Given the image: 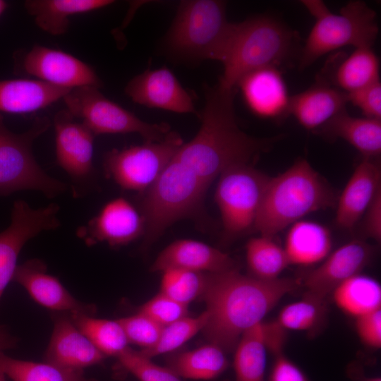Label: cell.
<instances>
[{
    "label": "cell",
    "instance_id": "1",
    "mask_svg": "<svg viewBox=\"0 0 381 381\" xmlns=\"http://www.w3.org/2000/svg\"><path fill=\"white\" fill-rule=\"evenodd\" d=\"M204 94L198 132L180 146L156 181L142 193L140 213L147 246L176 222L200 217L213 181L232 166L251 164L274 142L253 138L240 128L234 91L205 85Z\"/></svg>",
    "mask_w": 381,
    "mask_h": 381
},
{
    "label": "cell",
    "instance_id": "2",
    "mask_svg": "<svg viewBox=\"0 0 381 381\" xmlns=\"http://www.w3.org/2000/svg\"><path fill=\"white\" fill-rule=\"evenodd\" d=\"M297 279L279 277L262 280L238 269L208 273L201 298L207 315L202 332L209 341L225 352L234 351L241 335L262 322L286 295L298 286Z\"/></svg>",
    "mask_w": 381,
    "mask_h": 381
},
{
    "label": "cell",
    "instance_id": "3",
    "mask_svg": "<svg viewBox=\"0 0 381 381\" xmlns=\"http://www.w3.org/2000/svg\"><path fill=\"white\" fill-rule=\"evenodd\" d=\"M338 196L305 159L270 177L253 231L274 237L307 214L335 207Z\"/></svg>",
    "mask_w": 381,
    "mask_h": 381
},
{
    "label": "cell",
    "instance_id": "4",
    "mask_svg": "<svg viewBox=\"0 0 381 381\" xmlns=\"http://www.w3.org/2000/svg\"><path fill=\"white\" fill-rule=\"evenodd\" d=\"M236 28L226 18V2L186 0L162 43L163 52L173 61L195 64L205 60L222 64Z\"/></svg>",
    "mask_w": 381,
    "mask_h": 381
},
{
    "label": "cell",
    "instance_id": "5",
    "mask_svg": "<svg viewBox=\"0 0 381 381\" xmlns=\"http://www.w3.org/2000/svg\"><path fill=\"white\" fill-rule=\"evenodd\" d=\"M296 51L294 32L272 16H257L237 23L218 84L225 89H235L246 74L261 68H277Z\"/></svg>",
    "mask_w": 381,
    "mask_h": 381
},
{
    "label": "cell",
    "instance_id": "6",
    "mask_svg": "<svg viewBox=\"0 0 381 381\" xmlns=\"http://www.w3.org/2000/svg\"><path fill=\"white\" fill-rule=\"evenodd\" d=\"M301 2L315 22L299 52L301 68L343 47L373 46L378 33L376 14L365 2L351 1L338 14L320 0Z\"/></svg>",
    "mask_w": 381,
    "mask_h": 381
},
{
    "label": "cell",
    "instance_id": "7",
    "mask_svg": "<svg viewBox=\"0 0 381 381\" xmlns=\"http://www.w3.org/2000/svg\"><path fill=\"white\" fill-rule=\"evenodd\" d=\"M51 125L46 116L35 118L24 133H16L6 126L0 132V197L20 190H33L54 198L67 185L49 176L37 164L32 146Z\"/></svg>",
    "mask_w": 381,
    "mask_h": 381
},
{
    "label": "cell",
    "instance_id": "8",
    "mask_svg": "<svg viewBox=\"0 0 381 381\" xmlns=\"http://www.w3.org/2000/svg\"><path fill=\"white\" fill-rule=\"evenodd\" d=\"M66 109L95 135L138 133L144 142L162 140L171 131L167 123H150L106 97L94 86L70 90L63 97Z\"/></svg>",
    "mask_w": 381,
    "mask_h": 381
},
{
    "label": "cell",
    "instance_id": "9",
    "mask_svg": "<svg viewBox=\"0 0 381 381\" xmlns=\"http://www.w3.org/2000/svg\"><path fill=\"white\" fill-rule=\"evenodd\" d=\"M219 179L214 200L220 212L224 239L253 231L270 176L251 164H240L225 170Z\"/></svg>",
    "mask_w": 381,
    "mask_h": 381
},
{
    "label": "cell",
    "instance_id": "10",
    "mask_svg": "<svg viewBox=\"0 0 381 381\" xmlns=\"http://www.w3.org/2000/svg\"><path fill=\"white\" fill-rule=\"evenodd\" d=\"M183 143L180 134L171 131L161 141L113 149L104 155V169L121 188L143 193L156 181Z\"/></svg>",
    "mask_w": 381,
    "mask_h": 381
},
{
    "label": "cell",
    "instance_id": "11",
    "mask_svg": "<svg viewBox=\"0 0 381 381\" xmlns=\"http://www.w3.org/2000/svg\"><path fill=\"white\" fill-rule=\"evenodd\" d=\"M59 211V206L55 203L34 209L23 200L13 202L11 223L0 232V298L13 280L23 247L41 232L57 229Z\"/></svg>",
    "mask_w": 381,
    "mask_h": 381
},
{
    "label": "cell",
    "instance_id": "12",
    "mask_svg": "<svg viewBox=\"0 0 381 381\" xmlns=\"http://www.w3.org/2000/svg\"><path fill=\"white\" fill-rule=\"evenodd\" d=\"M20 68L39 80L68 90L102 86V80L90 66L67 52L42 45H35L24 54Z\"/></svg>",
    "mask_w": 381,
    "mask_h": 381
},
{
    "label": "cell",
    "instance_id": "13",
    "mask_svg": "<svg viewBox=\"0 0 381 381\" xmlns=\"http://www.w3.org/2000/svg\"><path fill=\"white\" fill-rule=\"evenodd\" d=\"M145 229L140 212L126 199L108 202L88 222L77 230L87 245L106 242L111 247L127 245L141 236Z\"/></svg>",
    "mask_w": 381,
    "mask_h": 381
},
{
    "label": "cell",
    "instance_id": "14",
    "mask_svg": "<svg viewBox=\"0 0 381 381\" xmlns=\"http://www.w3.org/2000/svg\"><path fill=\"white\" fill-rule=\"evenodd\" d=\"M372 254V247L360 240L342 245L307 274L304 279V295L325 301L340 284L361 273L370 262Z\"/></svg>",
    "mask_w": 381,
    "mask_h": 381
},
{
    "label": "cell",
    "instance_id": "15",
    "mask_svg": "<svg viewBox=\"0 0 381 381\" xmlns=\"http://www.w3.org/2000/svg\"><path fill=\"white\" fill-rule=\"evenodd\" d=\"M53 123L58 164L72 179H87L93 170L95 135L66 109L56 113Z\"/></svg>",
    "mask_w": 381,
    "mask_h": 381
},
{
    "label": "cell",
    "instance_id": "16",
    "mask_svg": "<svg viewBox=\"0 0 381 381\" xmlns=\"http://www.w3.org/2000/svg\"><path fill=\"white\" fill-rule=\"evenodd\" d=\"M135 103L176 113H195L190 94L167 68L147 69L133 77L125 87Z\"/></svg>",
    "mask_w": 381,
    "mask_h": 381
},
{
    "label": "cell",
    "instance_id": "17",
    "mask_svg": "<svg viewBox=\"0 0 381 381\" xmlns=\"http://www.w3.org/2000/svg\"><path fill=\"white\" fill-rule=\"evenodd\" d=\"M249 109L258 117L277 120L289 114L291 97L277 67L254 70L237 83Z\"/></svg>",
    "mask_w": 381,
    "mask_h": 381
},
{
    "label": "cell",
    "instance_id": "18",
    "mask_svg": "<svg viewBox=\"0 0 381 381\" xmlns=\"http://www.w3.org/2000/svg\"><path fill=\"white\" fill-rule=\"evenodd\" d=\"M180 269L202 273H220L237 269L236 261L227 253L202 242L176 240L158 255L152 272Z\"/></svg>",
    "mask_w": 381,
    "mask_h": 381
},
{
    "label": "cell",
    "instance_id": "19",
    "mask_svg": "<svg viewBox=\"0 0 381 381\" xmlns=\"http://www.w3.org/2000/svg\"><path fill=\"white\" fill-rule=\"evenodd\" d=\"M13 280L20 284L41 306L52 310L91 315L94 309L74 298L58 279L47 273L45 264L37 259L18 265Z\"/></svg>",
    "mask_w": 381,
    "mask_h": 381
},
{
    "label": "cell",
    "instance_id": "20",
    "mask_svg": "<svg viewBox=\"0 0 381 381\" xmlns=\"http://www.w3.org/2000/svg\"><path fill=\"white\" fill-rule=\"evenodd\" d=\"M102 353L77 327L71 317L58 315L45 353V361L64 368L83 370L100 363Z\"/></svg>",
    "mask_w": 381,
    "mask_h": 381
},
{
    "label": "cell",
    "instance_id": "21",
    "mask_svg": "<svg viewBox=\"0 0 381 381\" xmlns=\"http://www.w3.org/2000/svg\"><path fill=\"white\" fill-rule=\"evenodd\" d=\"M381 190V168L375 159L363 158L337 198L335 221L345 229L353 228Z\"/></svg>",
    "mask_w": 381,
    "mask_h": 381
},
{
    "label": "cell",
    "instance_id": "22",
    "mask_svg": "<svg viewBox=\"0 0 381 381\" xmlns=\"http://www.w3.org/2000/svg\"><path fill=\"white\" fill-rule=\"evenodd\" d=\"M346 93L323 79L291 97L289 114L303 128L316 130L346 109Z\"/></svg>",
    "mask_w": 381,
    "mask_h": 381
},
{
    "label": "cell",
    "instance_id": "23",
    "mask_svg": "<svg viewBox=\"0 0 381 381\" xmlns=\"http://www.w3.org/2000/svg\"><path fill=\"white\" fill-rule=\"evenodd\" d=\"M69 90L39 80H0V113H32L63 99Z\"/></svg>",
    "mask_w": 381,
    "mask_h": 381
},
{
    "label": "cell",
    "instance_id": "24",
    "mask_svg": "<svg viewBox=\"0 0 381 381\" xmlns=\"http://www.w3.org/2000/svg\"><path fill=\"white\" fill-rule=\"evenodd\" d=\"M329 138H341L363 158L376 159L381 152V120L354 117L341 111L319 129Z\"/></svg>",
    "mask_w": 381,
    "mask_h": 381
},
{
    "label": "cell",
    "instance_id": "25",
    "mask_svg": "<svg viewBox=\"0 0 381 381\" xmlns=\"http://www.w3.org/2000/svg\"><path fill=\"white\" fill-rule=\"evenodd\" d=\"M332 246V235L327 228L301 219L291 225L284 248L290 265L307 266L325 259Z\"/></svg>",
    "mask_w": 381,
    "mask_h": 381
},
{
    "label": "cell",
    "instance_id": "26",
    "mask_svg": "<svg viewBox=\"0 0 381 381\" xmlns=\"http://www.w3.org/2000/svg\"><path fill=\"white\" fill-rule=\"evenodd\" d=\"M114 2L111 0H28L25 2V8L41 30L57 36L68 30L71 16L97 10Z\"/></svg>",
    "mask_w": 381,
    "mask_h": 381
},
{
    "label": "cell",
    "instance_id": "27",
    "mask_svg": "<svg viewBox=\"0 0 381 381\" xmlns=\"http://www.w3.org/2000/svg\"><path fill=\"white\" fill-rule=\"evenodd\" d=\"M166 363L167 367L179 377L200 380L217 377L229 365L226 352L212 343L171 354L167 357Z\"/></svg>",
    "mask_w": 381,
    "mask_h": 381
},
{
    "label": "cell",
    "instance_id": "28",
    "mask_svg": "<svg viewBox=\"0 0 381 381\" xmlns=\"http://www.w3.org/2000/svg\"><path fill=\"white\" fill-rule=\"evenodd\" d=\"M234 351L235 381H265L268 349L263 322L247 329Z\"/></svg>",
    "mask_w": 381,
    "mask_h": 381
},
{
    "label": "cell",
    "instance_id": "29",
    "mask_svg": "<svg viewBox=\"0 0 381 381\" xmlns=\"http://www.w3.org/2000/svg\"><path fill=\"white\" fill-rule=\"evenodd\" d=\"M332 294L337 306L355 318L381 308L380 283L361 273L343 282Z\"/></svg>",
    "mask_w": 381,
    "mask_h": 381
},
{
    "label": "cell",
    "instance_id": "30",
    "mask_svg": "<svg viewBox=\"0 0 381 381\" xmlns=\"http://www.w3.org/2000/svg\"><path fill=\"white\" fill-rule=\"evenodd\" d=\"M379 59L371 46L355 48L337 67L334 85L345 93L358 90L379 81Z\"/></svg>",
    "mask_w": 381,
    "mask_h": 381
},
{
    "label": "cell",
    "instance_id": "31",
    "mask_svg": "<svg viewBox=\"0 0 381 381\" xmlns=\"http://www.w3.org/2000/svg\"><path fill=\"white\" fill-rule=\"evenodd\" d=\"M246 258L249 275L262 280L279 278L290 265L284 248L274 240V237L262 235L247 242Z\"/></svg>",
    "mask_w": 381,
    "mask_h": 381
},
{
    "label": "cell",
    "instance_id": "32",
    "mask_svg": "<svg viewBox=\"0 0 381 381\" xmlns=\"http://www.w3.org/2000/svg\"><path fill=\"white\" fill-rule=\"evenodd\" d=\"M0 370L13 381H96L85 376L83 370L64 368L43 363L11 358L0 350Z\"/></svg>",
    "mask_w": 381,
    "mask_h": 381
},
{
    "label": "cell",
    "instance_id": "33",
    "mask_svg": "<svg viewBox=\"0 0 381 381\" xmlns=\"http://www.w3.org/2000/svg\"><path fill=\"white\" fill-rule=\"evenodd\" d=\"M71 318L77 327L105 356H111L117 358L129 347L127 337L118 320L95 318L84 313L71 314Z\"/></svg>",
    "mask_w": 381,
    "mask_h": 381
},
{
    "label": "cell",
    "instance_id": "34",
    "mask_svg": "<svg viewBox=\"0 0 381 381\" xmlns=\"http://www.w3.org/2000/svg\"><path fill=\"white\" fill-rule=\"evenodd\" d=\"M207 320L205 311L195 317L185 316L172 323L163 326L155 344L139 351L144 356L152 358L173 352L199 332L202 331Z\"/></svg>",
    "mask_w": 381,
    "mask_h": 381
},
{
    "label": "cell",
    "instance_id": "35",
    "mask_svg": "<svg viewBox=\"0 0 381 381\" xmlns=\"http://www.w3.org/2000/svg\"><path fill=\"white\" fill-rule=\"evenodd\" d=\"M162 273L160 292L186 306L201 298L208 273L180 269H169Z\"/></svg>",
    "mask_w": 381,
    "mask_h": 381
},
{
    "label": "cell",
    "instance_id": "36",
    "mask_svg": "<svg viewBox=\"0 0 381 381\" xmlns=\"http://www.w3.org/2000/svg\"><path fill=\"white\" fill-rule=\"evenodd\" d=\"M325 310L324 301L304 295L301 300L284 306L276 322L286 331L310 330L320 323Z\"/></svg>",
    "mask_w": 381,
    "mask_h": 381
},
{
    "label": "cell",
    "instance_id": "37",
    "mask_svg": "<svg viewBox=\"0 0 381 381\" xmlns=\"http://www.w3.org/2000/svg\"><path fill=\"white\" fill-rule=\"evenodd\" d=\"M117 359L121 366L140 381H181L168 367L155 364L138 351L127 348Z\"/></svg>",
    "mask_w": 381,
    "mask_h": 381
},
{
    "label": "cell",
    "instance_id": "38",
    "mask_svg": "<svg viewBox=\"0 0 381 381\" xmlns=\"http://www.w3.org/2000/svg\"><path fill=\"white\" fill-rule=\"evenodd\" d=\"M123 329L128 343L143 349L153 346L157 341L163 326L138 312L135 315L118 320Z\"/></svg>",
    "mask_w": 381,
    "mask_h": 381
},
{
    "label": "cell",
    "instance_id": "39",
    "mask_svg": "<svg viewBox=\"0 0 381 381\" xmlns=\"http://www.w3.org/2000/svg\"><path fill=\"white\" fill-rule=\"evenodd\" d=\"M139 312L165 326L187 316L188 306L159 292L144 303Z\"/></svg>",
    "mask_w": 381,
    "mask_h": 381
},
{
    "label": "cell",
    "instance_id": "40",
    "mask_svg": "<svg viewBox=\"0 0 381 381\" xmlns=\"http://www.w3.org/2000/svg\"><path fill=\"white\" fill-rule=\"evenodd\" d=\"M347 102L358 108L364 117L381 120V83L377 81L370 85L346 93Z\"/></svg>",
    "mask_w": 381,
    "mask_h": 381
},
{
    "label": "cell",
    "instance_id": "41",
    "mask_svg": "<svg viewBox=\"0 0 381 381\" xmlns=\"http://www.w3.org/2000/svg\"><path fill=\"white\" fill-rule=\"evenodd\" d=\"M355 328L361 341L373 349L381 346V308L355 318Z\"/></svg>",
    "mask_w": 381,
    "mask_h": 381
},
{
    "label": "cell",
    "instance_id": "42",
    "mask_svg": "<svg viewBox=\"0 0 381 381\" xmlns=\"http://www.w3.org/2000/svg\"><path fill=\"white\" fill-rule=\"evenodd\" d=\"M274 356L268 381H309L303 371L283 351Z\"/></svg>",
    "mask_w": 381,
    "mask_h": 381
},
{
    "label": "cell",
    "instance_id": "43",
    "mask_svg": "<svg viewBox=\"0 0 381 381\" xmlns=\"http://www.w3.org/2000/svg\"><path fill=\"white\" fill-rule=\"evenodd\" d=\"M363 230L368 236L377 242L381 241V190H380L363 215Z\"/></svg>",
    "mask_w": 381,
    "mask_h": 381
},
{
    "label": "cell",
    "instance_id": "44",
    "mask_svg": "<svg viewBox=\"0 0 381 381\" xmlns=\"http://www.w3.org/2000/svg\"><path fill=\"white\" fill-rule=\"evenodd\" d=\"M11 342L0 332V350L8 347Z\"/></svg>",
    "mask_w": 381,
    "mask_h": 381
},
{
    "label": "cell",
    "instance_id": "45",
    "mask_svg": "<svg viewBox=\"0 0 381 381\" xmlns=\"http://www.w3.org/2000/svg\"><path fill=\"white\" fill-rule=\"evenodd\" d=\"M6 7H7V3L5 1L0 0V16L6 9Z\"/></svg>",
    "mask_w": 381,
    "mask_h": 381
},
{
    "label": "cell",
    "instance_id": "46",
    "mask_svg": "<svg viewBox=\"0 0 381 381\" xmlns=\"http://www.w3.org/2000/svg\"><path fill=\"white\" fill-rule=\"evenodd\" d=\"M363 381H381V378L380 377H372L365 378Z\"/></svg>",
    "mask_w": 381,
    "mask_h": 381
},
{
    "label": "cell",
    "instance_id": "47",
    "mask_svg": "<svg viewBox=\"0 0 381 381\" xmlns=\"http://www.w3.org/2000/svg\"><path fill=\"white\" fill-rule=\"evenodd\" d=\"M4 126H6L4 125V123L3 116H2L1 114L0 113V132L4 128Z\"/></svg>",
    "mask_w": 381,
    "mask_h": 381
},
{
    "label": "cell",
    "instance_id": "48",
    "mask_svg": "<svg viewBox=\"0 0 381 381\" xmlns=\"http://www.w3.org/2000/svg\"><path fill=\"white\" fill-rule=\"evenodd\" d=\"M0 381H6L5 374L0 370Z\"/></svg>",
    "mask_w": 381,
    "mask_h": 381
}]
</instances>
